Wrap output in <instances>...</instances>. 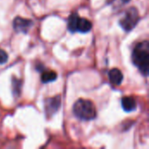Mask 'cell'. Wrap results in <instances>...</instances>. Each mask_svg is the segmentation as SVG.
I'll return each instance as SVG.
<instances>
[{"label": "cell", "instance_id": "obj_1", "mask_svg": "<svg viewBox=\"0 0 149 149\" xmlns=\"http://www.w3.org/2000/svg\"><path fill=\"white\" fill-rule=\"evenodd\" d=\"M132 60L141 72L147 76L149 66V43L148 40L139 43L132 53Z\"/></svg>", "mask_w": 149, "mask_h": 149}, {"label": "cell", "instance_id": "obj_2", "mask_svg": "<svg viewBox=\"0 0 149 149\" xmlns=\"http://www.w3.org/2000/svg\"><path fill=\"white\" fill-rule=\"evenodd\" d=\"M72 112L75 117L81 120H92L96 118L97 112L93 103L91 100L79 99L72 107Z\"/></svg>", "mask_w": 149, "mask_h": 149}, {"label": "cell", "instance_id": "obj_3", "mask_svg": "<svg viewBox=\"0 0 149 149\" xmlns=\"http://www.w3.org/2000/svg\"><path fill=\"white\" fill-rule=\"evenodd\" d=\"M140 20L139 12L136 8L131 7L124 13L123 17L120 20V26L127 31H132Z\"/></svg>", "mask_w": 149, "mask_h": 149}, {"label": "cell", "instance_id": "obj_4", "mask_svg": "<svg viewBox=\"0 0 149 149\" xmlns=\"http://www.w3.org/2000/svg\"><path fill=\"white\" fill-rule=\"evenodd\" d=\"M60 105H61V98L59 95L47 99L45 104V110L46 115L52 116L55 114L59 109Z\"/></svg>", "mask_w": 149, "mask_h": 149}, {"label": "cell", "instance_id": "obj_5", "mask_svg": "<svg viewBox=\"0 0 149 149\" xmlns=\"http://www.w3.org/2000/svg\"><path fill=\"white\" fill-rule=\"evenodd\" d=\"M32 25V21L27 18L17 17L13 21V28L17 32L26 33Z\"/></svg>", "mask_w": 149, "mask_h": 149}, {"label": "cell", "instance_id": "obj_6", "mask_svg": "<svg viewBox=\"0 0 149 149\" xmlns=\"http://www.w3.org/2000/svg\"><path fill=\"white\" fill-rule=\"evenodd\" d=\"M92 27H93L92 23L88 19L80 17L79 16V17L77 19V23H76V31H79L81 33H86V32L90 31Z\"/></svg>", "mask_w": 149, "mask_h": 149}, {"label": "cell", "instance_id": "obj_7", "mask_svg": "<svg viewBox=\"0 0 149 149\" xmlns=\"http://www.w3.org/2000/svg\"><path fill=\"white\" fill-rule=\"evenodd\" d=\"M108 76H109V79H110V82L114 85V86H119L121 84L122 80H123V74L122 72L118 69V68H113L112 69L109 73H108Z\"/></svg>", "mask_w": 149, "mask_h": 149}, {"label": "cell", "instance_id": "obj_8", "mask_svg": "<svg viewBox=\"0 0 149 149\" xmlns=\"http://www.w3.org/2000/svg\"><path fill=\"white\" fill-rule=\"evenodd\" d=\"M121 105L123 109L126 112H133L136 109L137 104H136V100L130 96H126L123 97L121 100Z\"/></svg>", "mask_w": 149, "mask_h": 149}, {"label": "cell", "instance_id": "obj_9", "mask_svg": "<svg viewBox=\"0 0 149 149\" xmlns=\"http://www.w3.org/2000/svg\"><path fill=\"white\" fill-rule=\"evenodd\" d=\"M57 79V73L53 71H44L41 75V79L43 83H49L54 81Z\"/></svg>", "mask_w": 149, "mask_h": 149}, {"label": "cell", "instance_id": "obj_10", "mask_svg": "<svg viewBox=\"0 0 149 149\" xmlns=\"http://www.w3.org/2000/svg\"><path fill=\"white\" fill-rule=\"evenodd\" d=\"M79 17V15L77 13H72L70 15L68 18V29L71 32H76V23L77 19Z\"/></svg>", "mask_w": 149, "mask_h": 149}, {"label": "cell", "instance_id": "obj_11", "mask_svg": "<svg viewBox=\"0 0 149 149\" xmlns=\"http://www.w3.org/2000/svg\"><path fill=\"white\" fill-rule=\"evenodd\" d=\"M12 92L14 96L18 97L21 93V87H22V81L18 79L12 78Z\"/></svg>", "mask_w": 149, "mask_h": 149}, {"label": "cell", "instance_id": "obj_12", "mask_svg": "<svg viewBox=\"0 0 149 149\" xmlns=\"http://www.w3.org/2000/svg\"><path fill=\"white\" fill-rule=\"evenodd\" d=\"M7 60H8V55H7V53L3 50L0 49V65L5 64L7 62Z\"/></svg>", "mask_w": 149, "mask_h": 149}, {"label": "cell", "instance_id": "obj_13", "mask_svg": "<svg viewBox=\"0 0 149 149\" xmlns=\"http://www.w3.org/2000/svg\"><path fill=\"white\" fill-rule=\"evenodd\" d=\"M121 2H122V3H128L130 0H120Z\"/></svg>", "mask_w": 149, "mask_h": 149}]
</instances>
